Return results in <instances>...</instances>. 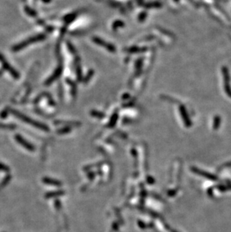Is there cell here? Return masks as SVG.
Masks as SVG:
<instances>
[{
    "label": "cell",
    "instance_id": "6da1fadb",
    "mask_svg": "<svg viewBox=\"0 0 231 232\" xmlns=\"http://www.w3.org/2000/svg\"><path fill=\"white\" fill-rule=\"evenodd\" d=\"M12 113H13V114L14 115V116H16L17 117L19 118L20 119H21L22 121H23V122H26V123L29 124V125H31L32 126H34V127H35V128H39V129L42 130V131H49V128H48V125H45V124H44V123H42V122H38V121L34 120V119H31V118L28 117V116H25V115H23V113H20V112L17 111V110H12Z\"/></svg>",
    "mask_w": 231,
    "mask_h": 232
},
{
    "label": "cell",
    "instance_id": "7a4b0ae2",
    "mask_svg": "<svg viewBox=\"0 0 231 232\" xmlns=\"http://www.w3.org/2000/svg\"><path fill=\"white\" fill-rule=\"evenodd\" d=\"M45 38H46L45 35H43V34L38 35V36H34V37L29 38V39H27V40L23 42L22 43H20L18 44V45H15L12 50H13V51H20V50L25 48L26 47L28 46V45H31V44H34V43H36V42H41V41L44 40Z\"/></svg>",
    "mask_w": 231,
    "mask_h": 232
},
{
    "label": "cell",
    "instance_id": "3957f363",
    "mask_svg": "<svg viewBox=\"0 0 231 232\" xmlns=\"http://www.w3.org/2000/svg\"><path fill=\"white\" fill-rule=\"evenodd\" d=\"M0 62H1L3 68H4L5 70L7 71L8 72L10 73V75H11L15 79H18L19 78V74L17 72V71L15 69H14L11 66V65L6 61V60L5 59V57H3L2 54H0Z\"/></svg>",
    "mask_w": 231,
    "mask_h": 232
},
{
    "label": "cell",
    "instance_id": "277c9868",
    "mask_svg": "<svg viewBox=\"0 0 231 232\" xmlns=\"http://www.w3.org/2000/svg\"><path fill=\"white\" fill-rule=\"evenodd\" d=\"M14 138L15 140L17 141V142L20 145H21L23 147L25 148L26 150H27L29 151V152H34V151H35V147L31 143H29V142L27 141L26 139H24L23 137H22V136L20 135H16Z\"/></svg>",
    "mask_w": 231,
    "mask_h": 232
},
{
    "label": "cell",
    "instance_id": "5b68a950",
    "mask_svg": "<svg viewBox=\"0 0 231 232\" xmlns=\"http://www.w3.org/2000/svg\"><path fill=\"white\" fill-rule=\"evenodd\" d=\"M222 71H223V75H224V81H225L226 92H227V94L229 95V96L231 97V88L230 86V77H229L228 70H227V68L224 67L222 69Z\"/></svg>",
    "mask_w": 231,
    "mask_h": 232
},
{
    "label": "cell",
    "instance_id": "8992f818",
    "mask_svg": "<svg viewBox=\"0 0 231 232\" xmlns=\"http://www.w3.org/2000/svg\"><path fill=\"white\" fill-rule=\"evenodd\" d=\"M42 182H43L44 183H45V184L49 185V186H57V187L62 186V183H61L60 181H59L58 180H56V179H53L48 177H43V178H42Z\"/></svg>",
    "mask_w": 231,
    "mask_h": 232
},
{
    "label": "cell",
    "instance_id": "52a82bcc",
    "mask_svg": "<svg viewBox=\"0 0 231 232\" xmlns=\"http://www.w3.org/2000/svg\"><path fill=\"white\" fill-rule=\"evenodd\" d=\"M65 194V192L62 190L54 191V192H48L45 195V197L46 199H50V198H57V197L62 196Z\"/></svg>",
    "mask_w": 231,
    "mask_h": 232
},
{
    "label": "cell",
    "instance_id": "ba28073f",
    "mask_svg": "<svg viewBox=\"0 0 231 232\" xmlns=\"http://www.w3.org/2000/svg\"><path fill=\"white\" fill-rule=\"evenodd\" d=\"M61 72H62V68L59 67V69H58L55 72H54V75H53L52 76H51L49 79H48V80H47V81H46V84L47 85H49V84H51V83H52V82H54V80H56V79H57L58 77H59V75H61Z\"/></svg>",
    "mask_w": 231,
    "mask_h": 232
},
{
    "label": "cell",
    "instance_id": "9c48e42d",
    "mask_svg": "<svg viewBox=\"0 0 231 232\" xmlns=\"http://www.w3.org/2000/svg\"><path fill=\"white\" fill-rule=\"evenodd\" d=\"M11 179V175H9V174H8V176H6V177H5L4 180H2V183H0V189H3V188H4L5 186H7L8 183L9 182H10Z\"/></svg>",
    "mask_w": 231,
    "mask_h": 232
},
{
    "label": "cell",
    "instance_id": "30bf717a",
    "mask_svg": "<svg viewBox=\"0 0 231 232\" xmlns=\"http://www.w3.org/2000/svg\"><path fill=\"white\" fill-rule=\"evenodd\" d=\"M16 128L14 125H8V124L1 123L0 122V128H3V129H14Z\"/></svg>",
    "mask_w": 231,
    "mask_h": 232
},
{
    "label": "cell",
    "instance_id": "8fae6325",
    "mask_svg": "<svg viewBox=\"0 0 231 232\" xmlns=\"http://www.w3.org/2000/svg\"><path fill=\"white\" fill-rule=\"evenodd\" d=\"M10 168H9V166H8V165H5V164L3 163H1L0 162V171H3V172H6V173H8L9 171H10Z\"/></svg>",
    "mask_w": 231,
    "mask_h": 232
},
{
    "label": "cell",
    "instance_id": "7c38bea8",
    "mask_svg": "<svg viewBox=\"0 0 231 232\" xmlns=\"http://www.w3.org/2000/svg\"><path fill=\"white\" fill-rule=\"evenodd\" d=\"M68 131H69V128H62V129L59 130L57 133L58 134H65V133L68 132Z\"/></svg>",
    "mask_w": 231,
    "mask_h": 232
},
{
    "label": "cell",
    "instance_id": "4fadbf2b",
    "mask_svg": "<svg viewBox=\"0 0 231 232\" xmlns=\"http://www.w3.org/2000/svg\"><path fill=\"white\" fill-rule=\"evenodd\" d=\"M55 207H56V208H57L58 210H59V209L61 208L60 201H58V200H57V201H55Z\"/></svg>",
    "mask_w": 231,
    "mask_h": 232
},
{
    "label": "cell",
    "instance_id": "5bb4252c",
    "mask_svg": "<svg viewBox=\"0 0 231 232\" xmlns=\"http://www.w3.org/2000/svg\"><path fill=\"white\" fill-rule=\"evenodd\" d=\"M219 123H220V118L219 117H216L215 118V126L218 127L219 126Z\"/></svg>",
    "mask_w": 231,
    "mask_h": 232
},
{
    "label": "cell",
    "instance_id": "9a60e30c",
    "mask_svg": "<svg viewBox=\"0 0 231 232\" xmlns=\"http://www.w3.org/2000/svg\"><path fill=\"white\" fill-rule=\"evenodd\" d=\"M42 1H43L44 2H46V3H48V2H51V0H42Z\"/></svg>",
    "mask_w": 231,
    "mask_h": 232
}]
</instances>
